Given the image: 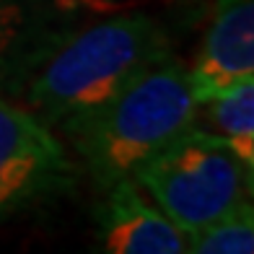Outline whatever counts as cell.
Instances as JSON below:
<instances>
[{"instance_id":"obj_1","label":"cell","mask_w":254,"mask_h":254,"mask_svg":"<svg viewBox=\"0 0 254 254\" xmlns=\"http://www.w3.org/2000/svg\"><path fill=\"white\" fill-rule=\"evenodd\" d=\"M197 114L200 104L194 101L187 67L169 57L60 125L94 184L107 192L194 127Z\"/></svg>"},{"instance_id":"obj_2","label":"cell","mask_w":254,"mask_h":254,"mask_svg":"<svg viewBox=\"0 0 254 254\" xmlns=\"http://www.w3.org/2000/svg\"><path fill=\"white\" fill-rule=\"evenodd\" d=\"M171 57L161 24L145 13H122L63 37L37 60L26 88L42 122H63L117 94L132 78Z\"/></svg>"},{"instance_id":"obj_3","label":"cell","mask_w":254,"mask_h":254,"mask_svg":"<svg viewBox=\"0 0 254 254\" xmlns=\"http://www.w3.org/2000/svg\"><path fill=\"white\" fill-rule=\"evenodd\" d=\"M130 179L182 234L223 221L252 194V171L221 135L197 125L143 161Z\"/></svg>"},{"instance_id":"obj_4","label":"cell","mask_w":254,"mask_h":254,"mask_svg":"<svg viewBox=\"0 0 254 254\" xmlns=\"http://www.w3.org/2000/svg\"><path fill=\"white\" fill-rule=\"evenodd\" d=\"M78 164L47 122L0 99V218L70 190Z\"/></svg>"},{"instance_id":"obj_5","label":"cell","mask_w":254,"mask_h":254,"mask_svg":"<svg viewBox=\"0 0 254 254\" xmlns=\"http://www.w3.org/2000/svg\"><path fill=\"white\" fill-rule=\"evenodd\" d=\"M187 73L200 107L241 83H252L254 0H215L200 52Z\"/></svg>"},{"instance_id":"obj_6","label":"cell","mask_w":254,"mask_h":254,"mask_svg":"<svg viewBox=\"0 0 254 254\" xmlns=\"http://www.w3.org/2000/svg\"><path fill=\"white\" fill-rule=\"evenodd\" d=\"M99 221L104 254H187L184 234L130 177L107 190Z\"/></svg>"},{"instance_id":"obj_7","label":"cell","mask_w":254,"mask_h":254,"mask_svg":"<svg viewBox=\"0 0 254 254\" xmlns=\"http://www.w3.org/2000/svg\"><path fill=\"white\" fill-rule=\"evenodd\" d=\"M70 8L73 0H0V75L47 55Z\"/></svg>"},{"instance_id":"obj_8","label":"cell","mask_w":254,"mask_h":254,"mask_svg":"<svg viewBox=\"0 0 254 254\" xmlns=\"http://www.w3.org/2000/svg\"><path fill=\"white\" fill-rule=\"evenodd\" d=\"M202 107H207L215 135L231 145L247 171H254V80L205 101Z\"/></svg>"},{"instance_id":"obj_9","label":"cell","mask_w":254,"mask_h":254,"mask_svg":"<svg viewBox=\"0 0 254 254\" xmlns=\"http://www.w3.org/2000/svg\"><path fill=\"white\" fill-rule=\"evenodd\" d=\"M187 254H254V210L247 200L223 221L184 234Z\"/></svg>"}]
</instances>
